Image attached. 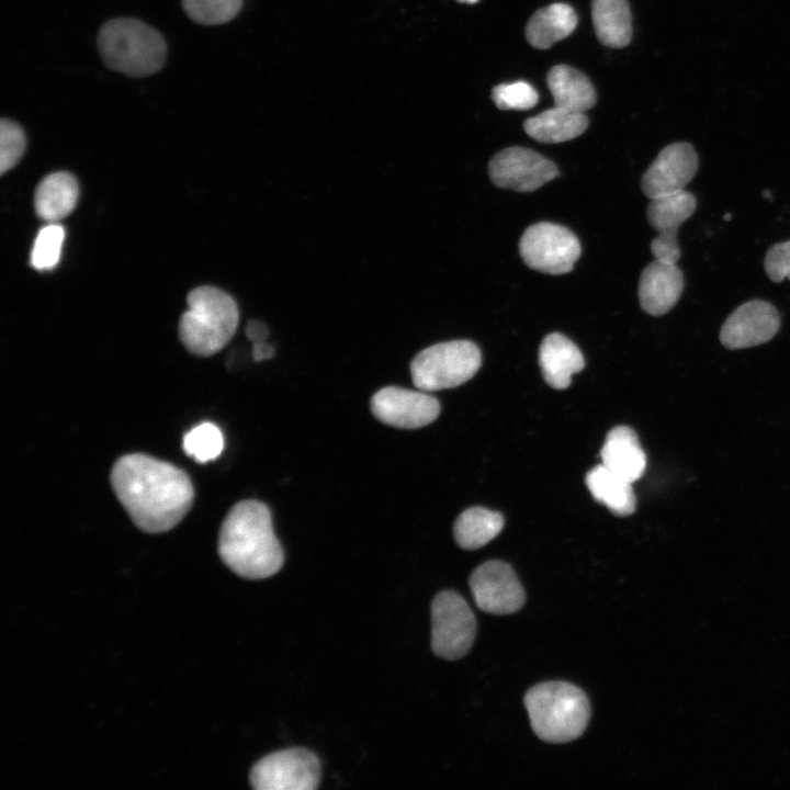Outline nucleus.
<instances>
[{
    "label": "nucleus",
    "instance_id": "obj_1",
    "mask_svg": "<svg viewBox=\"0 0 790 790\" xmlns=\"http://www.w3.org/2000/svg\"><path fill=\"white\" fill-rule=\"evenodd\" d=\"M111 484L135 526L149 533L176 527L194 498L184 471L143 453L120 458L112 467Z\"/></svg>",
    "mask_w": 790,
    "mask_h": 790
},
{
    "label": "nucleus",
    "instance_id": "obj_2",
    "mask_svg": "<svg viewBox=\"0 0 790 790\" xmlns=\"http://www.w3.org/2000/svg\"><path fill=\"white\" fill-rule=\"evenodd\" d=\"M218 554L244 578L262 579L278 573L284 554L273 532L269 508L258 500L236 504L222 523Z\"/></svg>",
    "mask_w": 790,
    "mask_h": 790
},
{
    "label": "nucleus",
    "instance_id": "obj_3",
    "mask_svg": "<svg viewBox=\"0 0 790 790\" xmlns=\"http://www.w3.org/2000/svg\"><path fill=\"white\" fill-rule=\"evenodd\" d=\"M98 48L106 67L129 77L158 72L167 56L162 35L134 18L106 21L98 33Z\"/></svg>",
    "mask_w": 790,
    "mask_h": 790
},
{
    "label": "nucleus",
    "instance_id": "obj_4",
    "mask_svg": "<svg viewBox=\"0 0 790 790\" xmlns=\"http://www.w3.org/2000/svg\"><path fill=\"white\" fill-rule=\"evenodd\" d=\"M534 734L548 743L578 738L590 718L589 701L583 690L564 681L535 685L523 699Z\"/></svg>",
    "mask_w": 790,
    "mask_h": 790
},
{
    "label": "nucleus",
    "instance_id": "obj_5",
    "mask_svg": "<svg viewBox=\"0 0 790 790\" xmlns=\"http://www.w3.org/2000/svg\"><path fill=\"white\" fill-rule=\"evenodd\" d=\"M188 309L179 323L182 345L193 354L208 357L233 338L239 320L234 298L221 289L200 286L188 295Z\"/></svg>",
    "mask_w": 790,
    "mask_h": 790
},
{
    "label": "nucleus",
    "instance_id": "obj_6",
    "mask_svg": "<svg viewBox=\"0 0 790 790\" xmlns=\"http://www.w3.org/2000/svg\"><path fill=\"white\" fill-rule=\"evenodd\" d=\"M481 363V351L474 342L452 340L420 351L410 363V374L418 390L435 392L467 382Z\"/></svg>",
    "mask_w": 790,
    "mask_h": 790
},
{
    "label": "nucleus",
    "instance_id": "obj_7",
    "mask_svg": "<svg viewBox=\"0 0 790 790\" xmlns=\"http://www.w3.org/2000/svg\"><path fill=\"white\" fill-rule=\"evenodd\" d=\"M431 647L444 659L463 657L471 650L476 635V620L458 592H439L431 603Z\"/></svg>",
    "mask_w": 790,
    "mask_h": 790
},
{
    "label": "nucleus",
    "instance_id": "obj_8",
    "mask_svg": "<svg viewBox=\"0 0 790 790\" xmlns=\"http://www.w3.org/2000/svg\"><path fill=\"white\" fill-rule=\"evenodd\" d=\"M519 251L529 268L560 275L573 270L582 249L577 237L569 229L541 222L524 230L519 241Z\"/></svg>",
    "mask_w": 790,
    "mask_h": 790
},
{
    "label": "nucleus",
    "instance_id": "obj_9",
    "mask_svg": "<svg viewBox=\"0 0 790 790\" xmlns=\"http://www.w3.org/2000/svg\"><path fill=\"white\" fill-rule=\"evenodd\" d=\"M249 779L257 790H313L320 780V764L304 748L279 751L255 764Z\"/></svg>",
    "mask_w": 790,
    "mask_h": 790
},
{
    "label": "nucleus",
    "instance_id": "obj_10",
    "mask_svg": "<svg viewBox=\"0 0 790 790\" xmlns=\"http://www.w3.org/2000/svg\"><path fill=\"white\" fill-rule=\"evenodd\" d=\"M556 166L542 155L523 147H508L490 159L488 174L501 189L532 192L553 180Z\"/></svg>",
    "mask_w": 790,
    "mask_h": 790
},
{
    "label": "nucleus",
    "instance_id": "obj_11",
    "mask_svg": "<svg viewBox=\"0 0 790 790\" xmlns=\"http://www.w3.org/2000/svg\"><path fill=\"white\" fill-rule=\"evenodd\" d=\"M477 608L492 614L520 610L526 595L512 567L503 561H488L474 569L469 579Z\"/></svg>",
    "mask_w": 790,
    "mask_h": 790
},
{
    "label": "nucleus",
    "instance_id": "obj_12",
    "mask_svg": "<svg viewBox=\"0 0 790 790\" xmlns=\"http://www.w3.org/2000/svg\"><path fill=\"white\" fill-rule=\"evenodd\" d=\"M371 410L374 417L385 425L416 429L437 419L440 404L425 391L390 386L372 396Z\"/></svg>",
    "mask_w": 790,
    "mask_h": 790
},
{
    "label": "nucleus",
    "instance_id": "obj_13",
    "mask_svg": "<svg viewBox=\"0 0 790 790\" xmlns=\"http://www.w3.org/2000/svg\"><path fill=\"white\" fill-rule=\"evenodd\" d=\"M696 206V198L686 190L650 199L646 215L650 225L657 232L651 242L655 259L677 263L680 258L678 229L695 213Z\"/></svg>",
    "mask_w": 790,
    "mask_h": 790
},
{
    "label": "nucleus",
    "instance_id": "obj_14",
    "mask_svg": "<svg viewBox=\"0 0 790 790\" xmlns=\"http://www.w3.org/2000/svg\"><path fill=\"white\" fill-rule=\"evenodd\" d=\"M699 158L689 143L664 147L642 176L641 187L648 199L685 190L698 171Z\"/></svg>",
    "mask_w": 790,
    "mask_h": 790
},
{
    "label": "nucleus",
    "instance_id": "obj_15",
    "mask_svg": "<svg viewBox=\"0 0 790 790\" xmlns=\"http://www.w3.org/2000/svg\"><path fill=\"white\" fill-rule=\"evenodd\" d=\"M780 328L777 309L768 302L753 300L740 305L724 321L720 341L727 349H743L769 341Z\"/></svg>",
    "mask_w": 790,
    "mask_h": 790
},
{
    "label": "nucleus",
    "instance_id": "obj_16",
    "mask_svg": "<svg viewBox=\"0 0 790 790\" xmlns=\"http://www.w3.org/2000/svg\"><path fill=\"white\" fill-rule=\"evenodd\" d=\"M684 275L676 263L655 259L643 271L639 282V302L652 316L668 313L684 291Z\"/></svg>",
    "mask_w": 790,
    "mask_h": 790
},
{
    "label": "nucleus",
    "instance_id": "obj_17",
    "mask_svg": "<svg viewBox=\"0 0 790 790\" xmlns=\"http://www.w3.org/2000/svg\"><path fill=\"white\" fill-rule=\"evenodd\" d=\"M539 364L544 381L555 390H564L569 386L573 374L584 369L585 359L573 341L553 332L541 342Z\"/></svg>",
    "mask_w": 790,
    "mask_h": 790
},
{
    "label": "nucleus",
    "instance_id": "obj_18",
    "mask_svg": "<svg viewBox=\"0 0 790 790\" xmlns=\"http://www.w3.org/2000/svg\"><path fill=\"white\" fill-rule=\"evenodd\" d=\"M600 456L608 470L630 483L641 478L646 469V455L639 438L627 426H617L607 433Z\"/></svg>",
    "mask_w": 790,
    "mask_h": 790
},
{
    "label": "nucleus",
    "instance_id": "obj_19",
    "mask_svg": "<svg viewBox=\"0 0 790 790\" xmlns=\"http://www.w3.org/2000/svg\"><path fill=\"white\" fill-rule=\"evenodd\" d=\"M78 196L79 188L74 174L67 171L50 173L35 190V212L40 218L48 223L58 222L74 211Z\"/></svg>",
    "mask_w": 790,
    "mask_h": 790
},
{
    "label": "nucleus",
    "instance_id": "obj_20",
    "mask_svg": "<svg viewBox=\"0 0 790 790\" xmlns=\"http://www.w3.org/2000/svg\"><path fill=\"white\" fill-rule=\"evenodd\" d=\"M546 82L555 106L584 113L596 102V92L589 79L571 66L552 67Z\"/></svg>",
    "mask_w": 790,
    "mask_h": 790
},
{
    "label": "nucleus",
    "instance_id": "obj_21",
    "mask_svg": "<svg viewBox=\"0 0 790 790\" xmlns=\"http://www.w3.org/2000/svg\"><path fill=\"white\" fill-rule=\"evenodd\" d=\"M588 126V119L582 112L560 106L546 110L524 121L526 133L541 143L555 144L582 135Z\"/></svg>",
    "mask_w": 790,
    "mask_h": 790
},
{
    "label": "nucleus",
    "instance_id": "obj_22",
    "mask_svg": "<svg viewBox=\"0 0 790 790\" xmlns=\"http://www.w3.org/2000/svg\"><path fill=\"white\" fill-rule=\"evenodd\" d=\"M577 25V15L572 7L554 3L538 10L526 27L528 42L538 49H546L567 37Z\"/></svg>",
    "mask_w": 790,
    "mask_h": 790
},
{
    "label": "nucleus",
    "instance_id": "obj_23",
    "mask_svg": "<svg viewBox=\"0 0 790 790\" xmlns=\"http://www.w3.org/2000/svg\"><path fill=\"white\" fill-rule=\"evenodd\" d=\"M585 483L592 497L613 515L627 517L634 512L636 499L632 483L614 474L603 464L592 467L587 473Z\"/></svg>",
    "mask_w": 790,
    "mask_h": 790
},
{
    "label": "nucleus",
    "instance_id": "obj_24",
    "mask_svg": "<svg viewBox=\"0 0 790 790\" xmlns=\"http://www.w3.org/2000/svg\"><path fill=\"white\" fill-rule=\"evenodd\" d=\"M591 15L596 35L606 46L621 48L632 36V18L627 0H592Z\"/></svg>",
    "mask_w": 790,
    "mask_h": 790
},
{
    "label": "nucleus",
    "instance_id": "obj_25",
    "mask_svg": "<svg viewBox=\"0 0 790 790\" xmlns=\"http://www.w3.org/2000/svg\"><path fill=\"white\" fill-rule=\"evenodd\" d=\"M504 522L503 516L497 511L483 507L469 508L454 522V540L465 550L482 548L499 534Z\"/></svg>",
    "mask_w": 790,
    "mask_h": 790
},
{
    "label": "nucleus",
    "instance_id": "obj_26",
    "mask_svg": "<svg viewBox=\"0 0 790 790\" xmlns=\"http://www.w3.org/2000/svg\"><path fill=\"white\" fill-rule=\"evenodd\" d=\"M64 239L65 229L57 222L42 227L32 247L31 266L40 271L55 268L60 259Z\"/></svg>",
    "mask_w": 790,
    "mask_h": 790
},
{
    "label": "nucleus",
    "instance_id": "obj_27",
    "mask_svg": "<svg viewBox=\"0 0 790 790\" xmlns=\"http://www.w3.org/2000/svg\"><path fill=\"white\" fill-rule=\"evenodd\" d=\"M224 447V438L217 426L203 422L183 437L184 452L200 463L216 459Z\"/></svg>",
    "mask_w": 790,
    "mask_h": 790
},
{
    "label": "nucleus",
    "instance_id": "obj_28",
    "mask_svg": "<svg viewBox=\"0 0 790 790\" xmlns=\"http://www.w3.org/2000/svg\"><path fill=\"white\" fill-rule=\"evenodd\" d=\"M242 0H182L187 15L202 25H218L233 20Z\"/></svg>",
    "mask_w": 790,
    "mask_h": 790
},
{
    "label": "nucleus",
    "instance_id": "obj_29",
    "mask_svg": "<svg viewBox=\"0 0 790 790\" xmlns=\"http://www.w3.org/2000/svg\"><path fill=\"white\" fill-rule=\"evenodd\" d=\"M26 137L19 123L2 119L0 122V172L12 169L25 151Z\"/></svg>",
    "mask_w": 790,
    "mask_h": 790
},
{
    "label": "nucleus",
    "instance_id": "obj_30",
    "mask_svg": "<svg viewBox=\"0 0 790 790\" xmlns=\"http://www.w3.org/2000/svg\"><path fill=\"white\" fill-rule=\"evenodd\" d=\"M492 98L500 110H528L538 102L537 91L524 81L498 84L493 89Z\"/></svg>",
    "mask_w": 790,
    "mask_h": 790
},
{
    "label": "nucleus",
    "instance_id": "obj_31",
    "mask_svg": "<svg viewBox=\"0 0 790 790\" xmlns=\"http://www.w3.org/2000/svg\"><path fill=\"white\" fill-rule=\"evenodd\" d=\"M764 267L771 281L790 280V240L770 247L766 253Z\"/></svg>",
    "mask_w": 790,
    "mask_h": 790
},
{
    "label": "nucleus",
    "instance_id": "obj_32",
    "mask_svg": "<svg viewBox=\"0 0 790 790\" xmlns=\"http://www.w3.org/2000/svg\"><path fill=\"white\" fill-rule=\"evenodd\" d=\"M246 335L250 341L259 342L268 337L266 325L259 320H250L246 327Z\"/></svg>",
    "mask_w": 790,
    "mask_h": 790
},
{
    "label": "nucleus",
    "instance_id": "obj_33",
    "mask_svg": "<svg viewBox=\"0 0 790 790\" xmlns=\"http://www.w3.org/2000/svg\"><path fill=\"white\" fill-rule=\"evenodd\" d=\"M252 354L256 361L267 360L274 356V349L266 340L253 342Z\"/></svg>",
    "mask_w": 790,
    "mask_h": 790
},
{
    "label": "nucleus",
    "instance_id": "obj_34",
    "mask_svg": "<svg viewBox=\"0 0 790 790\" xmlns=\"http://www.w3.org/2000/svg\"><path fill=\"white\" fill-rule=\"evenodd\" d=\"M458 1H460V2H465V3H474V2H476L477 0H458Z\"/></svg>",
    "mask_w": 790,
    "mask_h": 790
},
{
    "label": "nucleus",
    "instance_id": "obj_35",
    "mask_svg": "<svg viewBox=\"0 0 790 790\" xmlns=\"http://www.w3.org/2000/svg\"><path fill=\"white\" fill-rule=\"evenodd\" d=\"M724 218H725V221H730L731 215H727V214H726V215L724 216Z\"/></svg>",
    "mask_w": 790,
    "mask_h": 790
}]
</instances>
